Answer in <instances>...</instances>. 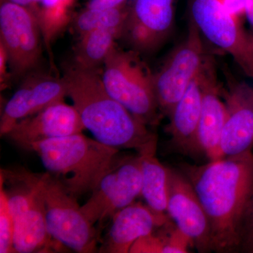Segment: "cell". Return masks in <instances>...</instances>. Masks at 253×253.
<instances>
[{"label": "cell", "mask_w": 253, "mask_h": 253, "mask_svg": "<svg viewBox=\"0 0 253 253\" xmlns=\"http://www.w3.org/2000/svg\"><path fill=\"white\" fill-rule=\"evenodd\" d=\"M182 169L209 219L212 251L237 253L241 222L253 196V151Z\"/></svg>", "instance_id": "cell-1"}, {"label": "cell", "mask_w": 253, "mask_h": 253, "mask_svg": "<svg viewBox=\"0 0 253 253\" xmlns=\"http://www.w3.org/2000/svg\"><path fill=\"white\" fill-rule=\"evenodd\" d=\"M62 77L68 96L95 139L116 149H134L137 153L157 144V136L148 126L109 94L101 72L73 63L64 68Z\"/></svg>", "instance_id": "cell-2"}, {"label": "cell", "mask_w": 253, "mask_h": 253, "mask_svg": "<svg viewBox=\"0 0 253 253\" xmlns=\"http://www.w3.org/2000/svg\"><path fill=\"white\" fill-rule=\"evenodd\" d=\"M46 172L63 189L78 199L91 193L108 172L119 149L81 133L29 145Z\"/></svg>", "instance_id": "cell-3"}, {"label": "cell", "mask_w": 253, "mask_h": 253, "mask_svg": "<svg viewBox=\"0 0 253 253\" xmlns=\"http://www.w3.org/2000/svg\"><path fill=\"white\" fill-rule=\"evenodd\" d=\"M101 80L111 96L146 126H155L159 108L154 73L134 50L115 44L104 63Z\"/></svg>", "instance_id": "cell-4"}, {"label": "cell", "mask_w": 253, "mask_h": 253, "mask_svg": "<svg viewBox=\"0 0 253 253\" xmlns=\"http://www.w3.org/2000/svg\"><path fill=\"white\" fill-rule=\"evenodd\" d=\"M41 194L46 225L52 239L75 252L94 253L97 231L82 211L77 199L46 172L42 174Z\"/></svg>", "instance_id": "cell-5"}, {"label": "cell", "mask_w": 253, "mask_h": 253, "mask_svg": "<svg viewBox=\"0 0 253 253\" xmlns=\"http://www.w3.org/2000/svg\"><path fill=\"white\" fill-rule=\"evenodd\" d=\"M191 20L202 36L230 55L253 81V37L220 0H192Z\"/></svg>", "instance_id": "cell-6"}, {"label": "cell", "mask_w": 253, "mask_h": 253, "mask_svg": "<svg viewBox=\"0 0 253 253\" xmlns=\"http://www.w3.org/2000/svg\"><path fill=\"white\" fill-rule=\"evenodd\" d=\"M42 44L41 26L33 11L9 1L0 2V45L7 54L12 77L24 78L36 71Z\"/></svg>", "instance_id": "cell-7"}, {"label": "cell", "mask_w": 253, "mask_h": 253, "mask_svg": "<svg viewBox=\"0 0 253 253\" xmlns=\"http://www.w3.org/2000/svg\"><path fill=\"white\" fill-rule=\"evenodd\" d=\"M201 32L191 19L185 39L154 73L155 94L160 112L169 117L206 62Z\"/></svg>", "instance_id": "cell-8"}, {"label": "cell", "mask_w": 253, "mask_h": 253, "mask_svg": "<svg viewBox=\"0 0 253 253\" xmlns=\"http://www.w3.org/2000/svg\"><path fill=\"white\" fill-rule=\"evenodd\" d=\"M141 191L140 156H118L81 210L91 224H102L133 204Z\"/></svg>", "instance_id": "cell-9"}, {"label": "cell", "mask_w": 253, "mask_h": 253, "mask_svg": "<svg viewBox=\"0 0 253 253\" xmlns=\"http://www.w3.org/2000/svg\"><path fill=\"white\" fill-rule=\"evenodd\" d=\"M176 0H134L121 36L141 55L161 49L172 34Z\"/></svg>", "instance_id": "cell-10"}, {"label": "cell", "mask_w": 253, "mask_h": 253, "mask_svg": "<svg viewBox=\"0 0 253 253\" xmlns=\"http://www.w3.org/2000/svg\"><path fill=\"white\" fill-rule=\"evenodd\" d=\"M167 214L199 253L212 251L209 219L192 184L169 168Z\"/></svg>", "instance_id": "cell-11"}, {"label": "cell", "mask_w": 253, "mask_h": 253, "mask_svg": "<svg viewBox=\"0 0 253 253\" xmlns=\"http://www.w3.org/2000/svg\"><path fill=\"white\" fill-rule=\"evenodd\" d=\"M66 96L67 86L63 77L36 71L28 73L1 110L0 134L6 136L18 121L64 101Z\"/></svg>", "instance_id": "cell-12"}, {"label": "cell", "mask_w": 253, "mask_h": 253, "mask_svg": "<svg viewBox=\"0 0 253 253\" xmlns=\"http://www.w3.org/2000/svg\"><path fill=\"white\" fill-rule=\"evenodd\" d=\"M84 129L76 107L63 101L18 121L5 136L26 149L34 143L72 135Z\"/></svg>", "instance_id": "cell-13"}, {"label": "cell", "mask_w": 253, "mask_h": 253, "mask_svg": "<svg viewBox=\"0 0 253 253\" xmlns=\"http://www.w3.org/2000/svg\"><path fill=\"white\" fill-rule=\"evenodd\" d=\"M227 115L220 142V158L252 151L253 91L245 84L229 86L224 94Z\"/></svg>", "instance_id": "cell-14"}, {"label": "cell", "mask_w": 253, "mask_h": 253, "mask_svg": "<svg viewBox=\"0 0 253 253\" xmlns=\"http://www.w3.org/2000/svg\"><path fill=\"white\" fill-rule=\"evenodd\" d=\"M100 253H129L132 245L172 220L167 213L156 212L147 205L135 203L113 215Z\"/></svg>", "instance_id": "cell-15"}, {"label": "cell", "mask_w": 253, "mask_h": 253, "mask_svg": "<svg viewBox=\"0 0 253 253\" xmlns=\"http://www.w3.org/2000/svg\"><path fill=\"white\" fill-rule=\"evenodd\" d=\"M221 97L212 63L206 61L198 143L200 151L210 161L220 158L221 138L227 115L225 102Z\"/></svg>", "instance_id": "cell-16"}, {"label": "cell", "mask_w": 253, "mask_h": 253, "mask_svg": "<svg viewBox=\"0 0 253 253\" xmlns=\"http://www.w3.org/2000/svg\"><path fill=\"white\" fill-rule=\"evenodd\" d=\"M205 65L168 117V131L172 138L171 141L184 154L194 155L201 151L198 143V128L202 108Z\"/></svg>", "instance_id": "cell-17"}, {"label": "cell", "mask_w": 253, "mask_h": 253, "mask_svg": "<svg viewBox=\"0 0 253 253\" xmlns=\"http://www.w3.org/2000/svg\"><path fill=\"white\" fill-rule=\"evenodd\" d=\"M14 225L15 253H48L63 246L48 231L41 189L30 208L14 219Z\"/></svg>", "instance_id": "cell-18"}, {"label": "cell", "mask_w": 253, "mask_h": 253, "mask_svg": "<svg viewBox=\"0 0 253 253\" xmlns=\"http://www.w3.org/2000/svg\"><path fill=\"white\" fill-rule=\"evenodd\" d=\"M156 145L138 153L141 159V196L156 212L167 213L169 168L156 157Z\"/></svg>", "instance_id": "cell-19"}, {"label": "cell", "mask_w": 253, "mask_h": 253, "mask_svg": "<svg viewBox=\"0 0 253 253\" xmlns=\"http://www.w3.org/2000/svg\"><path fill=\"white\" fill-rule=\"evenodd\" d=\"M42 174L26 169H1L0 187L4 190L14 219L34 202L41 191Z\"/></svg>", "instance_id": "cell-20"}, {"label": "cell", "mask_w": 253, "mask_h": 253, "mask_svg": "<svg viewBox=\"0 0 253 253\" xmlns=\"http://www.w3.org/2000/svg\"><path fill=\"white\" fill-rule=\"evenodd\" d=\"M121 38L116 30L98 29L80 36L74 52V64L89 71H98L103 67L110 51Z\"/></svg>", "instance_id": "cell-21"}, {"label": "cell", "mask_w": 253, "mask_h": 253, "mask_svg": "<svg viewBox=\"0 0 253 253\" xmlns=\"http://www.w3.org/2000/svg\"><path fill=\"white\" fill-rule=\"evenodd\" d=\"M77 0H39L35 11L42 35L43 42L49 54L53 42L73 21Z\"/></svg>", "instance_id": "cell-22"}, {"label": "cell", "mask_w": 253, "mask_h": 253, "mask_svg": "<svg viewBox=\"0 0 253 253\" xmlns=\"http://www.w3.org/2000/svg\"><path fill=\"white\" fill-rule=\"evenodd\" d=\"M127 4L113 9H97L84 8L73 18V28L81 36L84 33L98 29L116 30L122 33L129 14Z\"/></svg>", "instance_id": "cell-23"}, {"label": "cell", "mask_w": 253, "mask_h": 253, "mask_svg": "<svg viewBox=\"0 0 253 253\" xmlns=\"http://www.w3.org/2000/svg\"><path fill=\"white\" fill-rule=\"evenodd\" d=\"M14 219L4 190L0 187V253H15Z\"/></svg>", "instance_id": "cell-24"}, {"label": "cell", "mask_w": 253, "mask_h": 253, "mask_svg": "<svg viewBox=\"0 0 253 253\" xmlns=\"http://www.w3.org/2000/svg\"><path fill=\"white\" fill-rule=\"evenodd\" d=\"M164 226L154 232L142 236L140 239H138L131 246L129 253H164L165 246H166Z\"/></svg>", "instance_id": "cell-25"}, {"label": "cell", "mask_w": 253, "mask_h": 253, "mask_svg": "<svg viewBox=\"0 0 253 253\" xmlns=\"http://www.w3.org/2000/svg\"><path fill=\"white\" fill-rule=\"evenodd\" d=\"M238 252L253 253V196L241 222Z\"/></svg>", "instance_id": "cell-26"}, {"label": "cell", "mask_w": 253, "mask_h": 253, "mask_svg": "<svg viewBox=\"0 0 253 253\" xmlns=\"http://www.w3.org/2000/svg\"><path fill=\"white\" fill-rule=\"evenodd\" d=\"M9 68L7 54L4 48L0 45V84L1 89L7 86L9 78L11 76L9 74Z\"/></svg>", "instance_id": "cell-27"}, {"label": "cell", "mask_w": 253, "mask_h": 253, "mask_svg": "<svg viewBox=\"0 0 253 253\" xmlns=\"http://www.w3.org/2000/svg\"><path fill=\"white\" fill-rule=\"evenodd\" d=\"M127 0H89L86 9H106L120 7L126 4Z\"/></svg>", "instance_id": "cell-28"}, {"label": "cell", "mask_w": 253, "mask_h": 253, "mask_svg": "<svg viewBox=\"0 0 253 253\" xmlns=\"http://www.w3.org/2000/svg\"><path fill=\"white\" fill-rule=\"evenodd\" d=\"M244 14L251 28V35L253 37V0H244Z\"/></svg>", "instance_id": "cell-29"}, {"label": "cell", "mask_w": 253, "mask_h": 253, "mask_svg": "<svg viewBox=\"0 0 253 253\" xmlns=\"http://www.w3.org/2000/svg\"><path fill=\"white\" fill-rule=\"evenodd\" d=\"M1 1H9V2L14 3V4L25 6V7L31 9V11H34L39 0H0V2H1Z\"/></svg>", "instance_id": "cell-30"}]
</instances>
